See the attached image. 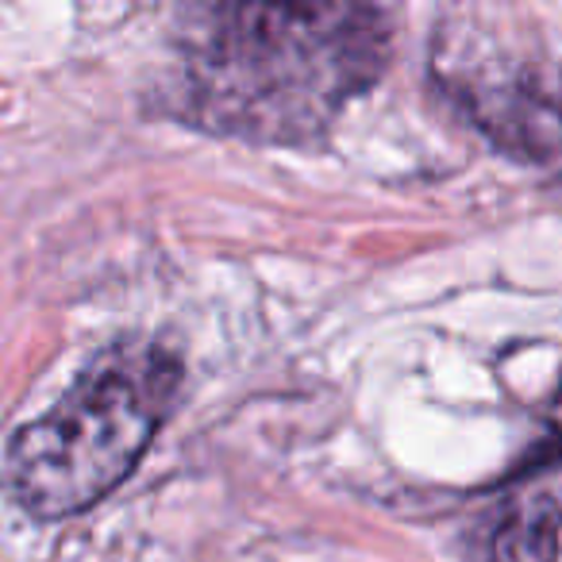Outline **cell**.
Returning <instances> with one entry per match:
<instances>
[{
    "instance_id": "obj_3",
    "label": "cell",
    "mask_w": 562,
    "mask_h": 562,
    "mask_svg": "<svg viewBox=\"0 0 562 562\" xmlns=\"http://www.w3.org/2000/svg\"><path fill=\"white\" fill-rule=\"evenodd\" d=\"M436 78L493 147L562 173V86L543 55L462 24L439 47Z\"/></svg>"
},
{
    "instance_id": "obj_5",
    "label": "cell",
    "mask_w": 562,
    "mask_h": 562,
    "mask_svg": "<svg viewBox=\"0 0 562 562\" xmlns=\"http://www.w3.org/2000/svg\"><path fill=\"white\" fill-rule=\"evenodd\" d=\"M554 416H559V424H562V393H559V405H554Z\"/></svg>"
},
{
    "instance_id": "obj_2",
    "label": "cell",
    "mask_w": 562,
    "mask_h": 562,
    "mask_svg": "<svg viewBox=\"0 0 562 562\" xmlns=\"http://www.w3.org/2000/svg\"><path fill=\"white\" fill-rule=\"evenodd\" d=\"M181 367L162 347H112L4 451V493L35 520L78 516L127 474L178 393Z\"/></svg>"
},
{
    "instance_id": "obj_1",
    "label": "cell",
    "mask_w": 562,
    "mask_h": 562,
    "mask_svg": "<svg viewBox=\"0 0 562 562\" xmlns=\"http://www.w3.org/2000/svg\"><path fill=\"white\" fill-rule=\"evenodd\" d=\"M390 63L370 4H216L181 40V112L250 143H308Z\"/></svg>"
},
{
    "instance_id": "obj_4",
    "label": "cell",
    "mask_w": 562,
    "mask_h": 562,
    "mask_svg": "<svg viewBox=\"0 0 562 562\" xmlns=\"http://www.w3.org/2000/svg\"><path fill=\"white\" fill-rule=\"evenodd\" d=\"M490 562H562V501L554 493L516 501L493 536Z\"/></svg>"
}]
</instances>
